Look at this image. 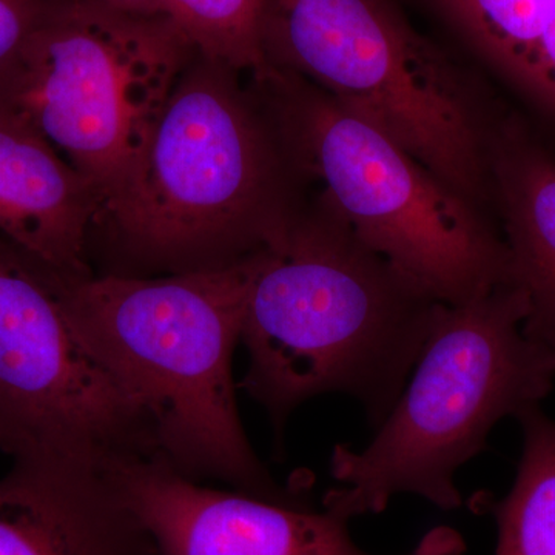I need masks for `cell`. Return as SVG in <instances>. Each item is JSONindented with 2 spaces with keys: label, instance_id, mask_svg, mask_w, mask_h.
<instances>
[{
  "label": "cell",
  "instance_id": "1",
  "mask_svg": "<svg viewBox=\"0 0 555 555\" xmlns=\"http://www.w3.org/2000/svg\"><path fill=\"white\" fill-rule=\"evenodd\" d=\"M441 302L366 246L323 195L257 255L238 387L276 434L326 393L360 401L378 429L414 371Z\"/></svg>",
  "mask_w": 555,
  "mask_h": 555
},
{
  "label": "cell",
  "instance_id": "2",
  "mask_svg": "<svg viewBox=\"0 0 555 555\" xmlns=\"http://www.w3.org/2000/svg\"><path fill=\"white\" fill-rule=\"evenodd\" d=\"M257 255L178 275L68 281L50 273L69 326L147 414L160 459L199 483L313 506L309 486L278 483L241 423L232 361Z\"/></svg>",
  "mask_w": 555,
  "mask_h": 555
},
{
  "label": "cell",
  "instance_id": "3",
  "mask_svg": "<svg viewBox=\"0 0 555 555\" xmlns=\"http://www.w3.org/2000/svg\"><path fill=\"white\" fill-rule=\"evenodd\" d=\"M241 73L193 54L160 116L130 206L101 230L107 272L164 276L238 264L286 235L297 170Z\"/></svg>",
  "mask_w": 555,
  "mask_h": 555
},
{
  "label": "cell",
  "instance_id": "4",
  "mask_svg": "<svg viewBox=\"0 0 555 555\" xmlns=\"http://www.w3.org/2000/svg\"><path fill=\"white\" fill-rule=\"evenodd\" d=\"M529 299L516 283L441 305L411 382L363 451L337 444L323 507L378 514L398 494L440 509L462 506L455 474L480 454L496 423L553 389L555 352L526 337Z\"/></svg>",
  "mask_w": 555,
  "mask_h": 555
},
{
  "label": "cell",
  "instance_id": "5",
  "mask_svg": "<svg viewBox=\"0 0 555 555\" xmlns=\"http://www.w3.org/2000/svg\"><path fill=\"white\" fill-rule=\"evenodd\" d=\"M250 87L298 177L320 182L358 238L429 297L456 306L516 283L506 241L481 208L385 131L272 64Z\"/></svg>",
  "mask_w": 555,
  "mask_h": 555
},
{
  "label": "cell",
  "instance_id": "6",
  "mask_svg": "<svg viewBox=\"0 0 555 555\" xmlns=\"http://www.w3.org/2000/svg\"><path fill=\"white\" fill-rule=\"evenodd\" d=\"M196 51L177 25L100 0H61L33 35L0 108L89 181L93 230L130 206L164 108Z\"/></svg>",
  "mask_w": 555,
  "mask_h": 555
},
{
  "label": "cell",
  "instance_id": "7",
  "mask_svg": "<svg viewBox=\"0 0 555 555\" xmlns=\"http://www.w3.org/2000/svg\"><path fill=\"white\" fill-rule=\"evenodd\" d=\"M270 64L385 131L478 208L492 196L486 122L469 76L386 0H262Z\"/></svg>",
  "mask_w": 555,
  "mask_h": 555
},
{
  "label": "cell",
  "instance_id": "8",
  "mask_svg": "<svg viewBox=\"0 0 555 555\" xmlns=\"http://www.w3.org/2000/svg\"><path fill=\"white\" fill-rule=\"evenodd\" d=\"M0 452L11 466L159 455L147 414L69 326L50 270L0 236Z\"/></svg>",
  "mask_w": 555,
  "mask_h": 555
},
{
  "label": "cell",
  "instance_id": "9",
  "mask_svg": "<svg viewBox=\"0 0 555 555\" xmlns=\"http://www.w3.org/2000/svg\"><path fill=\"white\" fill-rule=\"evenodd\" d=\"M105 476L155 542L158 555H371L334 509L266 502L204 486L159 455L109 463ZM459 531L438 526L401 555H463Z\"/></svg>",
  "mask_w": 555,
  "mask_h": 555
},
{
  "label": "cell",
  "instance_id": "10",
  "mask_svg": "<svg viewBox=\"0 0 555 555\" xmlns=\"http://www.w3.org/2000/svg\"><path fill=\"white\" fill-rule=\"evenodd\" d=\"M0 555H158L104 470L11 466L0 478Z\"/></svg>",
  "mask_w": 555,
  "mask_h": 555
},
{
  "label": "cell",
  "instance_id": "11",
  "mask_svg": "<svg viewBox=\"0 0 555 555\" xmlns=\"http://www.w3.org/2000/svg\"><path fill=\"white\" fill-rule=\"evenodd\" d=\"M101 207L89 181L16 113L0 108V236L62 280L94 275Z\"/></svg>",
  "mask_w": 555,
  "mask_h": 555
},
{
  "label": "cell",
  "instance_id": "12",
  "mask_svg": "<svg viewBox=\"0 0 555 555\" xmlns=\"http://www.w3.org/2000/svg\"><path fill=\"white\" fill-rule=\"evenodd\" d=\"M489 171L514 280L529 299L525 335L555 350V159L507 119L492 129Z\"/></svg>",
  "mask_w": 555,
  "mask_h": 555
},
{
  "label": "cell",
  "instance_id": "13",
  "mask_svg": "<svg viewBox=\"0 0 555 555\" xmlns=\"http://www.w3.org/2000/svg\"><path fill=\"white\" fill-rule=\"evenodd\" d=\"M516 418L524 452L513 489L491 506L499 525L495 555H555V422L540 404Z\"/></svg>",
  "mask_w": 555,
  "mask_h": 555
},
{
  "label": "cell",
  "instance_id": "14",
  "mask_svg": "<svg viewBox=\"0 0 555 555\" xmlns=\"http://www.w3.org/2000/svg\"><path fill=\"white\" fill-rule=\"evenodd\" d=\"M486 60L525 87L555 0H441Z\"/></svg>",
  "mask_w": 555,
  "mask_h": 555
},
{
  "label": "cell",
  "instance_id": "15",
  "mask_svg": "<svg viewBox=\"0 0 555 555\" xmlns=\"http://www.w3.org/2000/svg\"><path fill=\"white\" fill-rule=\"evenodd\" d=\"M160 13L201 56L251 79L270 67L262 43V0H158Z\"/></svg>",
  "mask_w": 555,
  "mask_h": 555
},
{
  "label": "cell",
  "instance_id": "16",
  "mask_svg": "<svg viewBox=\"0 0 555 555\" xmlns=\"http://www.w3.org/2000/svg\"><path fill=\"white\" fill-rule=\"evenodd\" d=\"M61 0H0V101L33 35Z\"/></svg>",
  "mask_w": 555,
  "mask_h": 555
},
{
  "label": "cell",
  "instance_id": "17",
  "mask_svg": "<svg viewBox=\"0 0 555 555\" xmlns=\"http://www.w3.org/2000/svg\"><path fill=\"white\" fill-rule=\"evenodd\" d=\"M525 89L543 98L555 107V16L540 40Z\"/></svg>",
  "mask_w": 555,
  "mask_h": 555
},
{
  "label": "cell",
  "instance_id": "18",
  "mask_svg": "<svg viewBox=\"0 0 555 555\" xmlns=\"http://www.w3.org/2000/svg\"><path fill=\"white\" fill-rule=\"evenodd\" d=\"M100 2L115 7V9L129 11V13L145 14V16L163 14L158 0H100Z\"/></svg>",
  "mask_w": 555,
  "mask_h": 555
}]
</instances>
